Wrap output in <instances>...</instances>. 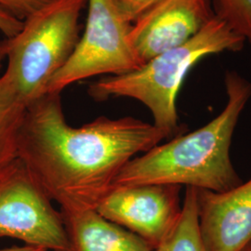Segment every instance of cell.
Segmentation results:
<instances>
[{"label":"cell","mask_w":251,"mask_h":251,"mask_svg":"<svg viewBox=\"0 0 251 251\" xmlns=\"http://www.w3.org/2000/svg\"><path fill=\"white\" fill-rule=\"evenodd\" d=\"M242 251H251V242Z\"/></svg>","instance_id":"cell-19"},{"label":"cell","mask_w":251,"mask_h":251,"mask_svg":"<svg viewBox=\"0 0 251 251\" xmlns=\"http://www.w3.org/2000/svg\"><path fill=\"white\" fill-rule=\"evenodd\" d=\"M153 251H206L199 227L198 189L186 187L177 223Z\"/></svg>","instance_id":"cell-11"},{"label":"cell","mask_w":251,"mask_h":251,"mask_svg":"<svg viewBox=\"0 0 251 251\" xmlns=\"http://www.w3.org/2000/svg\"><path fill=\"white\" fill-rule=\"evenodd\" d=\"M53 1L55 0H0V8L14 18L24 22Z\"/></svg>","instance_id":"cell-14"},{"label":"cell","mask_w":251,"mask_h":251,"mask_svg":"<svg viewBox=\"0 0 251 251\" xmlns=\"http://www.w3.org/2000/svg\"><path fill=\"white\" fill-rule=\"evenodd\" d=\"M0 237L48 251L69 250L61 211L18 157L0 170Z\"/></svg>","instance_id":"cell-6"},{"label":"cell","mask_w":251,"mask_h":251,"mask_svg":"<svg viewBox=\"0 0 251 251\" xmlns=\"http://www.w3.org/2000/svg\"><path fill=\"white\" fill-rule=\"evenodd\" d=\"M164 139L153 124L131 117L72 126L61 93H46L26 107L17 157L61 210L96 209L126 165Z\"/></svg>","instance_id":"cell-1"},{"label":"cell","mask_w":251,"mask_h":251,"mask_svg":"<svg viewBox=\"0 0 251 251\" xmlns=\"http://www.w3.org/2000/svg\"><path fill=\"white\" fill-rule=\"evenodd\" d=\"M206 251H242L251 242V179L225 192L198 189Z\"/></svg>","instance_id":"cell-9"},{"label":"cell","mask_w":251,"mask_h":251,"mask_svg":"<svg viewBox=\"0 0 251 251\" xmlns=\"http://www.w3.org/2000/svg\"><path fill=\"white\" fill-rule=\"evenodd\" d=\"M130 26L113 0H88L84 33L68 62L49 82L47 93H61L78 81L120 75L143 66L129 41Z\"/></svg>","instance_id":"cell-5"},{"label":"cell","mask_w":251,"mask_h":251,"mask_svg":"<svg viewBox=\"0 0 251 251\" xmlns=\"http://www.w3.org/2000/svg\"></svg>","instance_id":"cell-20"},{"label":"cell","mask_w":251,"mask_h":251,"mask_svg":"<svg viewBox=\"0 0 251 251\" xmlns=\"http://www.w3.org/2000/svg\"><path fill=\"white\" fill-rule=\"evenodd\" d=\"M244 44L242 37L215 14L186 43L153 57L135 71L91 83L88 93L98 101L119 97L139 100L150 110L153 125L166 138L175 137L181 130L177 97L189 71L206 57L239 51Z\"/></svg>","instance_id":"cell-3"},{"label":"cell","mask_w":251,"mask_h":251,"mask_svg":"<svg viewBox=\"0 0 251 251\" xmlns=\"http://www.w3.org/2000/svg\"><path fill=\"white\" fill-rule=\"evenodd\" d=\"M0 251H48L45 248L42 247H38V246H33V245H27L25 244L23 247H18V246H14L11 248L8 249H4V250H0Z\"/></svg>","instance_id":"cell-17"},{"label":"cell","mask_w":251,"mask_h":251,"mask_svg":"<svg viewBox=\"0 0 251 251\" xmlns=\"http://www.w3.org/2000/svg\"><path fill=\"white\" fill-rule=\"evenodd\" d=\"M26 105L5 76H0V170L17 158L19 129Z\"/></svg>","instance_id":"cell-12"},{"label":"cell","mask_w":251,"mask_h":251,"mask_svg":"<svg viewBox=\"0 0 251 251\" xmlns=\"http://www.w3.org/2000/svg\"><path fill=\"white\" fill-rule=\"evenodd\" d=\"M23 24L24 22L14 18L6 10L0 8V32L7 38L15 36L22 29Z\"/></svg>","instance_id":"cell-16"},{"label":"cell","mask_w":251,"mask_h":251,"mask_svg":"<svg viewBox=\"0 0 251 251\" xmlns=\"http://www.w3.org/2000/svg\"><path fill=\"white\" fill-rule=\"evenodd\" d=\"M214 12L251 46V0H211Z\"/></svg>","instance_id":"cell-13"},{"label":"cell","mask_w":251,"mask_h":251,"mask_svg":"<svg viewBox=\"0 0 251 251\" xmlns=\"http://www.w3.org/2000/svg\"><path fill=\"white\" fill-rule=\"evenodd\" d=\"M4 60H6V51H5V47L3 44V41L0 42V70L2 68V64Z\"/></svg>","instance_id":"cell-18"},{"label":"cell","mask_w":251,"mask_h":251,"mask_svg":"<svg viewBox=\"0 0 251 251\" xmlns=\"http://www.w3.org/2000/svg\"><path fill=\"white\" fill-rule=\"evenodd\" d=\"M160 0H113L117 9L129 24H133Z\"/></svg>","instance_id":"cell-15"},{"label":"cell","mask_w":251,"mask_h":251,"mask_svg":"<svg viewBox=\"0 0 251 251\" xmlns=\"http://www.w3.org/2000/svg\"><path fill=\"white\" fill-rule=\"evenodd\" d=\"M225 89L227 101L215 118L131 159L114 186L174 184L221 193L240 185L242 179L233 168L230 148L239 117L251 98V83L230 71L225 75Z\"/></svg>","instance_id":"cell-2"},{"label":"cell","mask_w":251,"mask_h":251,"mask_svg":"<svg viewBox=\"0 0 251 251\" xmlns=\"http://www.w3.org/2000/svg\"><path fill=\"white\" fill-rule=\"evenodd\" d=\"M214 16L211 0H160L131 25L129 41L144 65L186 43Z\"/></svg>","instance_id":"cell-8"},{"label":"cell","mask_w":251,"mask_h":251,"mask_svg":"<svg viewBox=\"0 0 251 251\" xmlns=\"http://www.w3.org/2000/svg\"><path fill=\"white\" fill-rule=\"evenodd\" d=\"M88 0H55L24 21L3 40V76L28 106L47 93L48 84L68 62L80 39V17Z\"/></svg>","instance_id":"cell-4"},{"label":"cell","mask_w":251,"mask_h":251,"mask_svg":"<svg viewBox=\"0 0 251 251\" xmlns=\"http://www.w3.org/2000/svg\"><path fill=\"white\" fill-rule=\"evenodd\" d=\"M60 211L68 251H153L140 236L104 219L96 209Z\"/></svg>","instance_id":"cell-10"},{"label":"cell","mask_w":251,"mask_h":251,"mask_svg":"<svg viewBox=\"0 0 251 251\" xmlns=\"http://www.w3.org/2000/svg\"><path fill=\"white\" fill-rule=\"evenodd\" d=\"M181 186L134 184L114 186L96 211L156 249L177 223L181 212Z\"/></svg>","instance_id":"cell-7"}]
</instances>
